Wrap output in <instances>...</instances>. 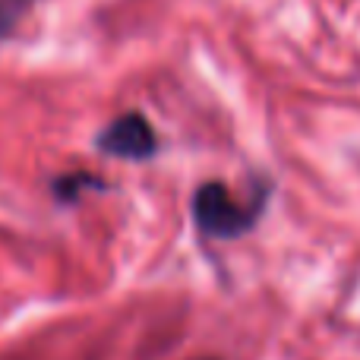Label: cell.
<instances>
[{
	"label": "cell",
	"instance_id": "6da1fadb",
	"mask_svg": "<svg viewBox=\"0 0 360 360\" xmlns=\"http://www.w3.org/2000/svg\"><path fill=\"white\" fill-rule=\"evenodd\" d=\"M272 196V184L262 180L256 193L243 202L228 190L221 180H205L193 193V221H196L199 234L212 237V240H237V237L250 234L259 224L262 212Z\"/></svg>",
	"mask_w": 360,
	"mask_h": 360
},
{
	"label": "cell",
	"instance_id": "7a4b0ae2",
	"mask_svg": "<svg viewBox=\"0 0 360 360\" xmlns=\"http://www.w3.org/2000/svg\"><path fill=\"white\" fill-rule=\"evenodd\" d=\"M95 149L101 155L124 158V162H149L158 152V133L149 117L139 111H127L114 117L105 130L95 136Z\"/></svg>",
	"mask_w": 360,
	"mask_h": 360
},
{
	"label": "cell",
	"instance_id": "3957f363",
	"mask_svg": "<svg viewBox=\"0 0 360 360\" xmlns=\"http://www.w3.org/2000/svg\"><path fill=\"white\" fill-rule=\"evenodd\" d=\"M108 186L111 184H108L105 177L92 174V171H67V174L51 180V193H54V199L63 205L79 202L86 190H108Z\"/></svg>",
	"mask_w": 360,
	"mask_h": 360
},
{
	"label": "cell",
	"instance_id": "277c9868",
	"mask_svg": "<svg viewBox=\"0 0 360 360\" xmlns=\"http://www.w3.org/2000/svg\"><path fill=\"white\" fill-rule=\"evenodd\" d=\"M38 0H0V38L13 35L22 16L35 6Z\"/></svg>",
	"mask_w": 360,
	"mask_h": 360
},
{
	"label": "cell",
	"instance_id": "5b68a950",
	"mask_svg": "<svg viewBox=\"0 0 360 360\" xmlns=\"http://www.w3.org/2000/svg\"><path fill=\"white\" fill-rule=\"evenodd\" d=\"M205 360H215V357H205Z\"/></svg>",
	"mask_w": 360,
	"mask_h": 360
}]
</instances>
